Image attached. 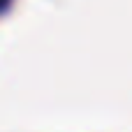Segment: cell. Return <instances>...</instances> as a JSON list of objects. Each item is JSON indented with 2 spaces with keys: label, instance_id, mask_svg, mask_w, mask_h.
<instances>
[{
  "label": "cell",
  "instance_id": "1",
  "mask_svg": "<svg viewBox=\"0 0 132 132\" xmlns=\"http://www.w3.org/2000/svg\"><path fill=\"white\" fill-rule=\"evenodd\" d=\"M9 2H12V0H0V14H2V12L9 7Z\"/></svg>",
  "mask_w": 132,
  "mask_h": 132
}]
</instances>
